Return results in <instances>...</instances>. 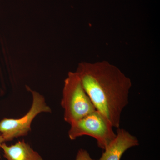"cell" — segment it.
Listing matches in <instances>:
<instances>
[{"label":"cell","mask_w":160,"mask_h":160,"mask_svg":"<svg viewBox=\"0 0 160 160\" xmlns=\"http://www.w3.org/2000/svg\"><path fill=\"white\" fill-rule=\"evenodd\" d=\"M1 149H2L4 157L7 160H44L24 140L18 141L11 146L3 143Z\"/></svg>","instance_id":"8992f818"},{"label":"cell","mask_w":160,"mask_h":160,"mask_svg":"<svg viewBox=\"0 0 160 160\" xmlns=\"http://www.w3.org/2000/svg\"><path fill=\"white\" fill-rule=\"evenodd\" d=\"M75 160H94L92 158L89 152L83 149H80L78 151Z\"/></svg>","instance_id":"52a82bcc"},{"label":"cell","mask_w":160,"mask_h":160,"mask_svg":"<svg viewBox=\"0 0 160 160\" xmlns=\"http://www.w3.org/2000/svg\"><path fill=\"white\" fill-rule=\"evenodd\" d=\"M139 144L135 136L126 129L118 128L116 137L104 149L105 151L99 160H120L127 149Z\"/></svg>","instance_id":"5b68a950"},{"label":"cell","mask_w":160,"mask_h":160,"mask_svg":"<svg viewBox=\"0 0 160 160\" xmlns=\"http://www.w3.org/2000/svg\"><path fill=\"white\" fill-rule=\"evenodd\" d=\"M4 142H5V141H4V139H3L2 136L0 134V149H1L2 144ZM0 158H1V155H0Z\"/></svg>","instance_id":"ba28073f"},{"label":"cell","mask_w":160,"mask_h":160,"mask_svg":"<svg viewBox=\"0 0 160 160\" xmlns=\"http://www.w3.org/2000/svg\"><path fill=\"white\" fill-rule=\"evenodd\" d=\"M76 72L96 109L113 128H120L121 115L129 103L131 79L106 61L80 63Z\"/></svg>","instance_id":"6da1fadb"},{"label":"cell","mask_w":160,"mask_h":160,"mask_svg":"<svg viewBox=\"0 0 160 160\" xmlns=\"http://www.w3.org/2000/svg\"><path fill=\"white\" fill-rule=\"evenodd\" d=\"M32 95L31 108L24 116L18 119L4 118L0 121V134L5 142L15 138L26 136L31 131V123L35 118L42 112H51L43 95L28 88Z\"/></svg>","instance_id":"277c9868"},{"label":"cell","mask_w":160,"mask_h":160,"mask_svg":"<svg viewBox=\"0 0 160 160\" xmlns=\"http://www.w3.org/2000/svg\"><path fill=\"white\" fill-rule=\"evenodd\" d=\"M61 104L64 120L69 124L96 110L76 72H69L65 80Z\"/></svg>","instance_id":"7a4b0ae2"},{"label":"cell","mask_w":160,"mask_h":160,"mask_svg":"<svg viewBox=\"0 0 160 160\" xmlns=\"http://www.w3.org/2000/svg\"><path fill=\"white\" fill-rule=\"evenodd\" d=\"M70 125L68 136L70 140H75L82 136H89L94 138L98 146L104 150L116 137L111 123L97 110Z\"/></svg>","instance_id":"3957f363"}]
</instances>
